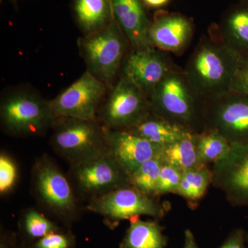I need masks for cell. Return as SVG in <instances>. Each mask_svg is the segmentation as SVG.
<instances>
[{
  "label": "cell",
  "instance_id": "ba28073f",
  "mask_svg": "<svg viewBox=\"0 0 248 248\" xmlns=\"http://www.w3.org/2000/svg\"><path fill=\"white\" fill-rule=\"evenodd\" d=\"M88 209L110 219H127L140 215L159 216L162 208L133 186H126L93 198Z\"/></svg>",
  "mask_w": 248,
  "mask_h": 248
},
{
  "label": "cell",
  "instance_id": "603a6c76",
  "mask_svg": "<svg viewBox=\"0 0 248 248\" xmlns=\"http://www.w3.org/2000/svg\"><path fill=\"white\" fill-rule=\"evenodd\" d=\"M211 179V172L203 166L187 170L183 172L177 193L188 200H199L206 192Z\"/></svg>",
  "mask_w": 248,
  "mask_h": 248
},
{
  "label": "cell",
  "instance_id": "3957f363",
  "mask_svg": "<svg viewBox=\"0 0 248 248\" xmlns=\"http://www.w3.org/2000/svg\"><path fill=\"white\" fill-rule=\"evenodd\" d=\"M1 126L14 136L43 135L54 121L50 101L29 88H17L1 98Z\"/></svg>",
  "mask_w": 248,
  "mask_h": 248
},
{
  "label": "cell",
  "instance_id": "2e32d148",
  "mask_svg": "<svg viewBox=\"0 0 248 248\" xmlns=\"http://www.w3.org/2000/svg\"><path fill=\"white\" fill-rule=\"evenodd\" d=\"M114 19L126 37L132 49L149 46L148 19L141 0H112Z\"/></svg>",
  "mask_w": 248,
  "mask_h": 248
},
{
  "label": "cell",
  "instance_id": "9c48e42d",
  "mask_svg": "<svg viewBox=\"0 0 248 248\" xmlns=\"http://www.w3.org/2000/svg\"><path fill=\"white\" fill-rule=\"evenodd\" d=\"M196 95L184 73L172 71L157 85L150 97L152 112L188 122L195 112Z\"/></svg>",
  "mask_w": 248,
  "mask_h": 248
},
{
  "label": "cell",
  "instance_id": "1f68e13d",
  "mask_svg": "<svg viewBox=\"0 0 248 248\" xmlns=\"http://www.w3.org/2000/svg\"><path fill=\"white\" fill-rule=\"evenodd\" d=\"M184 248H199L196 243L192 232L186 231L185 232V244Z\"/></svg>",
  "mask_w": 248,
  "mask_h": 248
},
{
  "label": "cell",
  "instance_id": "836d02e7",
  "mask_svg": "<svg viewBox=\"0 0 248 248\" xmlns=\"http://www.w3.org/2000/svg\"></svg>",
  "mask_w": 248,
  "mask_h": 248
},
{
  "label": "cell",
  "instance_id": "e0dca14e",
  "mask_svg": "<svg viewBox=\"0 0 248 248\" xmlns=\"http://www.w3.org/2000/svg\"><path fill=\"white\" fill-rule=\"evenodd\" d=\"M125 130L161 147L179 141L190 134L180 124L169 122L152 111L141 122Z\"/></svg>",
  "mask_w": 248,
  "mask_h": 248
},
{
  "label": "cell",
  "instance_id": "6da1fadb",
  "mask_svg": "<svg viewBox=\"0 0 248 248\" xmlns=\"http://www.w3.org/2000/svg\"><path fill=\"white\" fill-rule=\"evenodd\" d=\"M241 59L221 38L205 39L192 53L184 75L196 95L217 99L231 92Z\"/></svg>",
  "mask_w": 248,
  "mask_h": 248
},
{
  "label": "cell",
  "instance_id": "5b68a950",
  "mask_svg": "<svg viewBox=\"0 0 248 248\" xmlns=\"http://www.w3.org/2000/svg\"><path fill=\"white\" fill-rule=\"evenodd\" d=\"M98 112L97 120L110 130H125L151 112L149 97L122 76L110 90Z\"/></svg>",
  "mask_w": 248,
  "mask_h": 248
},
{
  "label": "cell",
  "instance_id": "5bb4252c",
  "mask_svg": "<svg viewBox=\"0 0 248 248\" xmlns=\"http://www.w3.org/2000/svg\"><path fill=\"white\" fill-rule=\"evenodd\" d=\"M215 174L230 195L248 202V142L232 143L228 153L215 163Z\"/></svg>",
  "mask_w": 248,
  "mask_h": 248
},
{
  "label": "cell",
  "instance_id": "30bf717a",
  "mask_svg": "<svg viewBox=\"0 0 248 248\" xmlns=\"http://www.w3.org/2000/svg\"><path fill=\"white\" fill-rule=\"evenodd\" d=\"M164 52L152 46L132 49L122 66V76L149 98L165 77L174 71L170 60Z\"/></svg>",
  "mask_w": 248,
  "mask_h": 248
},
{
  "label": "cell",
  "instance_id": "4316f807",
  "mask_svg": "<svg viewBox=\"0 0 248 248\" xmlns=\"http://www.w3.org/2000/svg\"><path fill=\"white\" fill-rule=\"evenodd\" d=\"M17 170L14 160L1 153L0 156V192L8 193L14 188L17 182Z\"/></svg>",
  "mask_w": 248,
  "mask_h": 248
},
{
  "label": "cell",
  "instance_id": "83f0119b",
  "mask_svg": "<svg viewBox=\"0 0 248 248\" xmlns=\"http://www.w3.org/2000/svg\"><path fill=\"white\" fill-rule=\"evenodd\" d=\"M73 240L69 235L51 233L39 239L34 248H70Z\"/></svg>",
  "mask_w": 248,
  "mask_h": 248
},
{
  "label": "cell",
  "instance_id": "484cf974",
  "mask_svg": "<svg viewBox=\"0 0 248 248\" xmlns=\"http://www.w3.org/2000/svg\"><path fill=\"white\" fill-rule=\"evenodd\" d=\"M182 174L183 171L177 168L163 163L156 187V195L169 192L177 193Z\"/></svg>",
  "mask_w": 248,
  "mask_h": 248
},
{
  "label": "cell",
  "instance_id": "d6a6232c",
  "mask_svg": "<svg viewBox=\"0 0 248 248\" xmlns=\"http://www.w3.org/2000/svg\"><path fill=\"white\" fill-rule=\"evenodd\" d=\"M243 1H248V0H242Z\"/></svg>",
  "mask_w": 248,
  "mask_h": 248
},
{
  "label": "cell",
  "instance_id": "d6986e66",
  "mask_svg": "<svg viewBox=\"0 0 248 248\" xmlns=\"http://www.w3.org/2000/svg\"><path fill=\"white\" fill-rule=\"evenodd\" d=\"M219 35L241 57H248V1H243L225 16Z\"/></svg>",
  "mask_w": 248,
  "mask_h": 248
},
{
  "label": "cell",
  "instance_id": "8992f818",
  "mask_svg": "<svg viewBox=\"0 0 248 248\" xmlns=\"http://www.w3.org/2000/svg\"><path fill=\"white\" fill-rule=\"evenodd\" d=\"M108 89L107 85L89 72H85L71 86L50 100L54 118L98 120V112Z\"/></svg>",
  "mask_w": 248,
  "mask_h": 248
},
{
  "label": "cell",
  "instance_id": "4fadbf2b",
  "mask_svg": "<svg viewBox=\"0 0 248 248\" xmlns=\"http://www.w3.org/2000/svg\"><path fill=\"white\" fill-rule=\"evenodd\" d=\"M193 22L177 13H156L148 29L150 45L164 52L179 54L185 50L193 35Z\"/></svg>",
  "mask_w": 248,
  "mask_h": 248
},
{
  "label": "cell",
  "instance_id": "7a4b0ae2",
  "mask_svg": "<svg viewBox=\"0 0 248 248\" xmlns=\"http://www.w3.org/2000/svg\"><path fill=\"white\" fill-rule=\"evenodd\" d=\"M130 45L120 26L114 19L110 24L92 35L79 37V53L86 71L105 84L109 90L123 66Z\"/></svg>",
  "mask_w": 248,
  "mask_h": 248
},
{
  "label": "cell",
  "instance_id": "7402d4cb",
  "mask_svg": "<svg viewBox=\"0 0 248 248\" xmlns=\"http://www.w3.org/2000/svg\"><path fill=\"white\" fill-rule=\"evenodd\" d=\"M199 158L202 164L216 163L226 155L232 143L217 130L195 136Z\"/></svg>",
  "mask_w": 248,
  "mask_h": 248
},
{
  "label": "cell",
  "instance_id": "ffe728a7",
  "mask_svg": "<svg viewBox=\"0 0 248 248\" xmlns=\"http://www.w3.org/2000/svg\"><path fill=\"white\" fill-rule=\"evenodd\" d=\"M159 157L164 164L177 168L183 172L203 165L199 158L195 136L191 133L179 141L161 147Z\"/></svg>",
  "mask_w": 248,
  "mask_h": 248
},
{
  "label": "cell",
  "instance_id": "f1b7e54d",
  "mask_svg": "<svg viewBox=\"0 0 248 248\" xmlns=\"http://www.w3.org/2000/svg\"><path fill=\"white\" fill-rule=\"evenodd\" d=\"M231 91L248 97V57H241Z\"/></svg>",
  "mask_w": 248,
  "mask_h": 248
},
{
  "label": "cell",
  "instance_id": "4dcf8cb0",
  "mask_svg": "<svg viewBox=\"0 0 248 248\" xmlns=\"http://www.w3.org/2000/svg\"><path fill=\"white\" fill-rule=\"evenodd\" d=\"M170 1V0H141L144 6L150 8H154V9L163 7L169 4Z\"/></svg>",
  "mask_w": 248,
  "mask_h": 248
},
{
  "label": "cell",
  "instance_id": "ac0fdd59",
  "mask_svg": "<svg viewBox=\"0 0 248 248\" xmlns=\"http://www.w3.org/2000/svg\"><path fill=\"white\" fill-rule=\"evenodd\" d=\"M75 19L83 35H92L114 20L112 0H74Z\"/></svg>",
  "mask_w": 248,
  "mask_h": 248
},
{
  "label": "cell",
  "instance_id": "277c9868",
  "mask_svg": "<svg viewBox=\"0 0 248 248\" xmlns=\"http://www.w3.org/2000/svg\"><path fill=\"white\" fill-rule=\"evenodd\" d=\"M52 128L54 150L72 165L108 151L104 127L98 120L60 117Z\"/></svg>",
  "mask_w": 248,
  "mask_h": 248
},
{
  "label": "cell",
  "instance_id": "7c38bea8",
  "mask_svg": "<svg viewBox=\"0 0 248 248\" xmlns=\"http://www.w3.org/2000/svg\"><path fill=\"white\" fill-rule=\"evenodd\" d=\"M104 132L108 151L129 176L148 160L159 156L161 146L128 130L104 127Z\"/></svg>",
  "mask_w": 248,
  "mask_h": 248
},
{
  "label": "cell",
  "instance_id": "9a60e30c",
  "mask_svg": "<svg viewBox=\"0 0 248 248\" xmlns=\"http://www.w3.org/2000/svg\"><path fill=\"white\" fill-rule=\"evenodd\" d=\"M217 131L231 143L248 142V97L231 92L217 99Z\"/></svg>",
  "mask_w": 248,
  "mask_h": 248
},
{
  "label": "cell",
  "instance_id": "44dd1931",
  "mask_svg": "<svg viewBox=\"0 0 248 248\" xmlns=\"http://www.w3.org/2000/svg\"><path fill=\"white\" fill-rule=\"evenodd\" d=\"M166 245V237L157 223L136 218L131 221L122 248H165Z\"/></svg>",
  "mask_w": 248,
  "mask_h": 248
},
{
  "label": "cell",
  "instance_id": "d4e9b609",
  "mask_svg": "<svg viewBox=\"0 0 248 248\" xmlns=\"http://www.w3.org/2000/svg\"><path fill=\"white\" fill-rule=\"evenodd\" d=\"M24 223L26 232L32 239H40L58 231V228L53 223L35 210H28L24 216Z\"/></svg>",
  "mask_w": 248,
  "mask_h": 248
},
{
  "label": "cell",
  "instance_id": "cb8c5ba5",
  "mask_svg": "<svg viewBox=\"0 0 248 248\" xmlns=\"http://www.w3.org/2000/svg\"><path fill=\"white\" fill-rule=\"evenodd\" d=\"M162 164L159 156L148 160L130 176V184L145 195L150 197L156 195Z\"/></svg>",
  "mask_w": 248,
  "mask_h": 248
},
{
  "label": "cell",
  "instance_id": "f546056e",
  "mask_svg": "<svg viewBox=\"0 0 248 248\" xmlns=\"http://www.w3.org/2000/svg\"><path fill=\"white\" fill-rule=\"evenodd\" d=\"M219 248H245L243 233L241 232H236Z\"/></svg>",
  "mask_w": 248,
  "mask_h": 248
},
{
  "label": "cell",
  "instance_id": "8fae6325",
  "mask_svg": "<svg viewBox=\"0 0 248 248\" xmlns=\"http://www.w3.org/2000/svg\"><path fill=\"white\" fill-rule=\"evenodd\" d=\"M33 178L37 196L50 210L62 215L76 210V198L69 182L51 161L40 160L35 165Z\"/></svg>",
  "mask_w": 248,
  "mask_h": 248
},
{
  "label": "cell",
  "instance_id": "52a82bcc",
  "mask_svg": "<svg viewBox=\"0 0 248 248\" xmlns=\"http://www.w3.org/2000/svg\"><path fill=\"white\" fill-rule=\"evenodd\" d=\"M79 190L93 198L131 185L130 176L108 151L72 165Z\"/></svg>",
  "mask_w": 248,
  "mask_h": 248
}]
</instances>
